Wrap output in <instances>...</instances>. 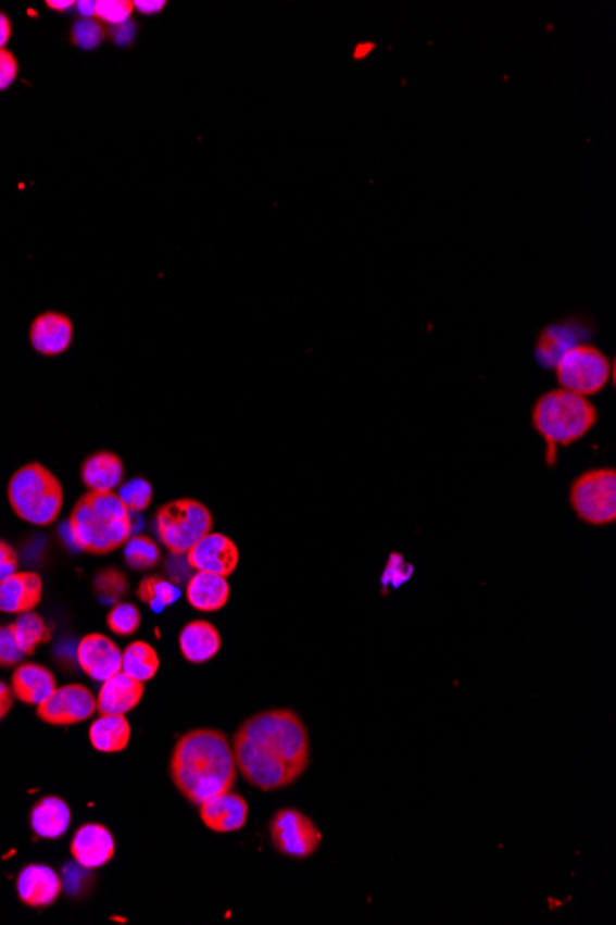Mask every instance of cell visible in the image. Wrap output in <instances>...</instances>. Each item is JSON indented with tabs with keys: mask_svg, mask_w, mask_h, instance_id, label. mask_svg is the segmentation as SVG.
<instances>
[{
	"mask_svg": "<svg viewBox=\"0 0 616 925\" xmlns=\"http://www.w3.org/2000/svg\"><path fill=\"white\" fill-rule=\"evenodd\" d=\"M237 771L264 792L296 784L311 765V737L292 710L261 711L246 718L232 737Z\"/></svg>",
	"mask_w": 616,
	"mask_h": 925,
	"instance_id": "6da1fadb",
	"label": "cell"
},
{
	"mask_svg": "<svg viewBox=\"0 0 616 925\" xmlns=\"http://www.w3.org/2000/svg\"><path fill=\"white\" fill-rule=\"evenodd\" d=\"M168 771L174 787L192 805L232 791L238 776L231 742L213 728L190 729L179 737Z\"/></svg>",
	"mask_w": 616,
	"mask_h": 925,
	"instance_id": "7a4b0ae2",
	"label": "cell"
},
{
	"mask_svg": "<svg viewBox=\"0 0 616 925\" xmlns=\"http://www.w3.org/2000/svg\"><path fill=\"white\" fill-rule=\"evenodd\" d=\"M68 530L79 551L105 557L134 536V517L115 491H89L74 504Z\"/></svg>",
	"mask_w": 616,
	"mask_h": 925,
	"instance_id": "3957f363",
	"label": "cell"
},
{
	"mask_svg": "<svg viewBox=\"0 0 616 925\" xmlns=\"http://www.w3.org/2000/svg\"><path fill=\"white\" fill-rule=\"evenodd\" d=\"M599 422V411L589 401L567 390H550L538 399L531 425L546 443V464L554 466L557 448L573 446Z\"/></svg>",
	"mask_w": 616,
	"mask_h": 925,
	"instance_id": "277c9868",
	"label": "cell"
},
{
	"mask_svg": "<svg viewBox=\"0 0 616 925\" xmlns=\"http://www.w3.org/2000/svg\"><path fill=\"white\" fill-rule=\"evenodd\" d=\"M63 486L60 478L39 462H30L13 473L8 485V501L18 520L49 527L63 509Z\"/></svg>",
	"mask_w": 616,
	"mask_h": 925,
	"instance_id": "5b68a950",
	"label": "cell"
},
{
	"mask_svg": "<svg viewBox=\"0 0 616 925\" xmlns=\"http://www.w3.org/2000/svg\"><path fill=\"white\" fill-rule=\"evenodd\" d=\"M213 525L211 510L196 499L163 504L153 520L159 541L176 557H185L200 539L213 533Z\"/></svg>",
	"mask_w": 616,
	"mask_h": 925,
	"instance_id": "8992f818",
	"label": "cell"
},
{
	"mask_svg": "<svg viewBox=\"0 0 616 925\" xmlns=\"http://www.w3.org/2000/svg\"><path fill=\"white\" fill-rule=\"evenodd\" d=\"M554 368L560 387L581 398L602 392L613 375V364L604 351L586 343H574L557 359Z\"/></svg>",
	"mask_w": 616,
	"mask_h": 925,
	"instance_id": "52a82bcc",
	"label": "cell"
},
{
	"mask_svg": "<svg viewBox=\"0 0 616 925\" xmlns=\"http://www.w3.org/2000/svg\"><path fill=\"white\" fill-rule=\"evenodd\" d=\"M570 507L581 522L604 527L616 522V472L599 467L586 472L570 486Z\"/></svg>",
	"mask_w": 616,
	"mask_h": 925,
	"instance_id": "ba28073f",
	"label": "cell"
},
{
	"mask_svg": "<svg viewBox=\"0 0 616 925\" xmlns=\"http://www.w3.org/2000/svg\"><path fill=\"white\" fill-rule=\"evenodd\" d=\"M269 839L275 850L292 859H309L322 846V832L311 816L298 809H279L269 821Z\"/></svg>",
	"mask_w": 616,
	"mask_h": 925,
	"instance_id": "9c48e42d",
	"label": "cell"
},
{
	"mask_svg": "<svg viewBox=\"0 0 616 925\" xmlns=\"http://www.w3.org/2000/svg\"><path fill=\"white\" fill-rule=\"evenodd\" d=\"M97 697L81 684L58 687L50 699L37 705V717L52 726H74L95 715Z\"/></svg>",
	"mask_w": 616,
	"mask_h": 925,
	"instance_id": "30bf717a",
	"label": "cell"
},
{
	"mask_svg": "<svg viewBox=\"0 0 616 925\" xmlns=\"http://www.w3.org/2000/svg\"><path fill=\"white\" fill-rule=\"evenodd\" d=\"M185 557L192 570L214 573L226 578L237 571L240 562L237 543L221 533H209Z\"/></svg>",
	"mask_w": 616,
	"mask_h": 925,
	"instance_id": "8fae6325",
	"label": "cell"
},
{
	"mask_svg": "<svg viewBox=\"0 0 616 925\" xmlns=\"http://www.w3.org/2000/svg\"><path fill=\"white\" fill-rule=\"evenodd\" d=\"M76 660L81 671L97 682H105L123 671V650L104 634L79 639Z\"/></svg>",
	"mask_w": 616,
	"mask_h": 925,
	"instance_id": "7c38bea8",
	"label": "cell"
},
{
	"mask_svg": "<svg viewBox=\"0 0 616 925\" xmlns=\"http://www.w3.org/2000/svg\"><path fill=\"white\" fill-rule=\"evenodd\" d=\"M198 808H200L203 826L209 827L214 834L240 832L250 816L246 798L235 791L209 798L208 802L200 803Z\"/></svg>",
	"mask_w": 616,
	"mask_h": 925,
	"instance_id": "4fadbf2b",
	"label": "cell"
},
{
	"mask_svg": "<svg viewBox=\"0 0 616 925\" xmlns=\"http://www.w3.org/2000/svg\"><path fill=\"white\" fill-rule=\"evenodd\" d=\"M115 839L102 824H86L79 827L71 840L74 861L84 868H100L115 858Z\"/></svg>",
	"mask_w": 616,
	"mask_h": 925,
	"instance_id": "5bb4252c",
	"label": "cell"
},
{
	"mask_svg": "<svg viewBox=\"0 0 616 925\" xmlns=\"http://www.w3.org/2000/svg\"><path fill=\"white\" fill-rule=\"evenodd\" d=\"M43 601V580L34 571H17L0 583V612H34Z\"/></svg>",
	"mask_w": 616,
	"mask_h": 925,
	"instance_id": "9a60e30c",
	"label": "cell"
},
{
	"mask_svg": "<svg viewBox=\"0 0 616 925\" xmlns=\"http://www.w3.org/2000/svg\"><path fill=\"white\" fill-rule=\"evenodd\" d=\"M63 885L60 876L45 864H28L17 877L18 900L34 909L50 908L60 895Z\"/></svg>",
	"mask_w": 616,
	"mask_h": 925,
	"instance_id": "2e32d148",
	"label": "cell"
},
{
	"mask_svg": "<svg viewBox=\"0 0 616 925\" xmlns=\"http://www.w3.org/2000/svg\"><path fill=\"white\" fill-rule=\"evenodd\" d=\"M74 338V325L67 314H39L30 325L32 348L45 357L62 355L71 348Z\"/></svg>",
	"mask_w": 616,
	"mask_h": 925,
	"instance_id": "e0dca14e",
	"label": "cell"
},
{
	"mask_svg": "<svg viewBox=\"0 0 616 925\" xmlns=\"http://www.w3.org/2000/svg\"><path fill=\"white\" fill-rule=\"evenodd\" d=\"M142 697L144 684L121 671L102 682L97 697V711L100 715H126L141 704Z\"/></svg>",
	"mask_w": 616,
	"mask_h": 925,
	"instance_id": "ac0fdd59",
	"label": "cell"
},
{
	"mask_svg": "<svg viewBox=\"0 0 616 925\" xmlns=\"http://www.w3.org/2000/svg\"><path fill=\"white\" fill-rule=\"evenodd\" d=\"M58 689L54 673L39 663H18L12 674V691L18 702L39 705Z\"/></svg>",
	"mask_w": 616,
	"mask_h": 925,
	"instance_id": "d6986e66",
	"label": "cell"
},
{
	"mask_svg": "<svg viewBox=\"0 0 616 925\" xmlns=\"http://www.w3.org/2000/svg\"><path fill=\"white\" fill-rule=\"evenodd\" d=\"M185 597H187L190 607L198 612H221L222 608L229 602L231 588H229L226 576L198 571L196 575L190 576Z\"/></svg>",
	"mask_w": 616,
	"mask_h": 925,
	"instance_id": "ffe728a7",
	"label": "cell"
},
{
	"mask_svg": "<svg viewBox=\"0 0 616 925\" xmlns=\"http://www.w3.org/2000/svg\"><path fill=\"white\" fill-rule=\"evenodd\" d=\"M179 649L187 662H211L222 649L221 632L209 621H190L179 634Z\"/></svg>",
	"mask_w": 616,
	"mask_h": 925,
	"instance_id": "44dd1931",
	"label": "cell"
},
{
	"mask_svg": "<svg viewBox=\"0 0 616 925\" xmlns=\"http://www.w3.org/2000/svg\"><path fill=\"white\" fill-rule=\"evenodd\" d=\"M81 483L89 491H115L124 483V462L111 451H97L81 464Z\"/></svg>",
	"mask_w": 616,
	"mask_h": 925,
	"instance_id": "7402d4cb",
	"label": "cell"
},
{
	"mask_svg": "<svg viewBox=\"0 0 616 925\" xmlns=\"http://www.w3.org/2000/svg\"><path fill=\"white\" fill-rule=\"evenodd\" d=\"M71 809L63 798L47 797L32 808L30 826L41 839H60L71 826Z\"/></svg>",
	"mask_w": 616,
	"mask_h": 925,
	"instance_id": "603a6c76",
	"label": "cell"
},
{
	"mask_svg": "<svg viewBox=\"0 0 616 925\" xmlns=\"http://www.w3.org/2000/svg\"><path fill=\"white\" fill-rule=\"evenodd\" d=\"M92 748L104 754H116L131 741V724L126 715H100L89 728Z\"/></svg>",
	"mask_w": 616,
	"mask_h": 925,
	"instance_id": "cb8c5ba5",
	"label": "cell"
},
{
	"mask_svg": "<svg viewBox=\"0 0 616 925\" xmlns=\"http://www.w3.org/2000/svg\"><path fill=\"white\" fill-rule=\"evenodd\" d=\"M8 626L25 657H32L39 645L49 643L52 639V628L37 612L21 613L15 623Z\"/></svg>",
	"mask_w": 616,
	"mask_h": 925,
	"instance_id": "d4e9b609",
	"label": "cell"
},
{
	"mask_svg": "<svg viewBox=\"0 0 616 925\" xmlns=\"http://www.w3.org/2000/svg\"><path fill=\"white\" fill-rule=\"evenodd\" d=\"M159 667H161V660H159L158 650L142 639L129 643L123 652V673L142 684L152 680L159 673Z\"/></svg>",
	"mask_w": 616,
	"mask_h": 925,
	"instance_id": "484cf974",
	"label": "cell"
},
{
	"mask_svg": "<svg viewBox=\"0 0 616 925\" xmlns=\"http://www.w3.org/2000/svg\"><path fill=\"white\" fill-rule=\"evenodd\" d=\"M139 601L144 602L153 613H163L166 608L176 604L181 597V591L176 584L166 580L163 576L150 575L142 578L137 588Z\"/></svg>",
	"mask_w": 616,
	"mask_h": 925,
	"instance_id": "4316f807",
	"label": "cell"
},
{
	"mask_svg": "<svg viewBox=\"0 0 616 925\" xmlns=\"http://www.w3.org/2000/svg\"><path fill=\"white\" fill-rule=\"evenodd\" d=\"M124 560L129 570L150 571L158 567L161 562V549L155 539L148 538L144 534H137L126 541Z\"/></svg>",
	"mask_w": 616,
	"mask_h": 925,
	"instance_id": "83f0119b",
	"label": "cell"
},
{
	"mask_svg": "<svg viewBox=\"0 0 616 925\" xmlns=\"http://www.w3.org/2000/svg\"><path fill=\"white\" fill-rule=\"evenodd\" d=\"M92 588H95L98 601L115 607L128 593V578L123 571L108 567V570H102L95 576Z\"/></svg>",
	"mask_w": 616,
	"mask_h": 925,
	"instance_id": "f1b7e54d",
	"label": "cell"
},
{
	"mask_svg": "<svg viewBox=\"0 0 616 925\" xmlns=\"http://www.w3.org/2000/svg\"><path fill=\"white\" fill-rule=\"evenodd\" d=\"M105 621H108V628L113 634L121 636V638H128V636H134L135 632L139 630V626H141V612H139V608L129 604V602H118V604L111 608L110 613H108V620Z\"/></svg>",
	"mask_w": 616,
	"mask_h": 925,
	"instance_id": "f546056e",
	"label": "cell"
},
{
	"mask_svg": "<svg viewBox=\"0 0 616 925\" xmlns=\"http://www.w3.org/2000/svg\"><path fill=\"white\" fill-rule=\"evenodd\" d=\"M108 34L100 21L97 18H81L74 21L71 26V43L81 50H95L102 45Z\"/></svg>",
	"mask_w": 616,
	"mask_h": 925,
	"instance_id": "4dcf8cb0",
	"label": "cell"
},
{
	"mask_svg": "<svg viewBox=\"0 0 616 925\" xmlns=\"http://www.w3.org/2000/svg\"><path fill=\"white\" fill-rule=\"evenodd\" d=\"M116 496L121 497L129 512H142L152 504L153 488L147 478H129L128 483L118 486Z\"/></svg>",
	"mask_w": 616,
	"mask_h": 925,
	"instance_id": "1f68e13d",
	"label": "cell"
},
{
	"mask_svg": "<svg viewBox=\"0 0 616 925\" xmlns=\"http://www.w3.org/2000/svg\"><path fill=\"white\" fill-rule=\"evenodd\" d=\"M134 10V2H129V0H98L95 18L100 21L102 25H124V23H128Z\"/></svg>",
	"mask_w": 616,
	"mask_h": 925,
	"instance_id": "d6a6232c",
	"label": "cell"
},
{
	"mask_svg": "<svg viewBox=\"0 0 616 925\" xmlns=\"http://www.w3.org/2000/svg\"><path fill=\"white\" fill-rule=\"evenodd\" d=\"M23 660L25 654L15 643L10 626H0V667H15Z\"/></svg>",
	"mask_w": 616,
	"mask_h": 925,
	"instance_id": "836d02e7",
	"label": "cell"
},
{
	"mask_svg": "<svg viewBox=\"0 0 616 925\" xmlns=\"http://www.w3.org/2000/svg\"><path fill=\"white\" fill-rule=\"evenodd\" d=\"M17 58L8 49H0V91H4L17 80Z\"/></svg>",
	"mask_w": 616,
	"mask_h": 925,
	"instance_id": "e575fe53",
	"label": "cell"
},
{
	"mask_svg": "<svg viewBox=\"0 0 616 925\" xmlns=\"http://www.w3.org/2000/svg\"><path fill=\"white\" fill-rule=\"evenodd\" d=\"M18 554L8 541L0 539V583L17 573Z\"/></svg>",
	"mask_w": 616,
	"mask_h": 925,
	"instance_id": "d590c367",
	"label": "cell"
},
{
	"mask_svg": "<svg viewBox=\"0 0 616 925\" xmlns=\"http://www.w3.org/2000/svg\"><path fill=\"white\" fill-rule=\"evenodd\" d=\"M105 34L111 37V41L116 47H128V45L134 43L135 36H137V25L134 21H128L124 25L110 26Z\"/></svg>",
	"mask_w": 616,
	"mask_h": 925,
	"instance_id": "8d00e7d4",
	"label": "cell"
},
{
	"mask_svg": "<svg viewBox=\"0 0 616 925\" xmlns=\"http://www.w3.org/2000/svg\"><path fill=\"white\" fill-rule=\"evenodd\" d=\"M13 702H15V695H13L12 686L0 680V721L7 718L8 713L12 711Z\"/></svg>",
	"mask_w": 616,
	"mask_h": 925,
	"instance_id": "74e56055",
	"label": "cell"
},
{
	"mask_svg": "<svg viewBox=\"0 0 616 925\" xmlns=\"http://www.w3.org/2000/svg\"><path fill=\"white\" fill-rule=\"evenodd\" d=\"M165 0H135L134 8L142 15H153V13L163 12L165 10Z\"/></svg>",
	"mask_w": 616,
	"mask_h": 925,
	"instance_id": "f35d334b",
	"label": "cell"
},
{
	"mask_svg": "<svg viewBox=\"0 0 616 925\" xmlns=\"http://www.w3.org/2000/svg\"><path fill=\"white\" fill-rule=\"evenodd\" d=\"M10 37H12V21L7 13L0 12V49H7Z\"/></svg>",
	"mask_w": 616,
	"mask_h": 925,
	"instance_id": "ab89813d",
	"label": "cell"
},
{
	"mask_svg": "<svg viewBox=\"0 0 616 925\" xmlns=\"http://www.w3.org/2000/svg\"><path fill=\"white\" fill-rule=\"evenodd\" d=\"M76 10H78L81 18H95L97 2H92V0H79V2H76Z\"/></svg>",
	"mask_w": 616,
	"mask_h": 925,
	"instance_id": "60d3db41",
	"label": "cell"
},
{
	"mask_svg": "<svg viewBox=\"0 0 616 925\" xmlns=\"http://www.w3.org/2000/svg\"><path fill=\"white\" fill-rule=\"evenodd\" d=\"M47 7L54 12H67L71 8L76 7L74 0H65V2H55V0H47Z\"/></svg>",
	"mask_w": 616,
	"mask_h": 925,
	"instance_id": "b9f144b4",
	"label": "cell"
}]
</instances>
